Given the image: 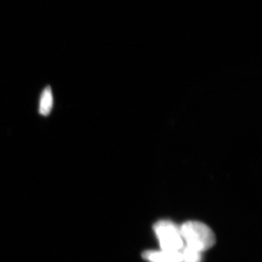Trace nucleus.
<instances>
[{
	"mask_svg": "<svg viewBox=\"0 0 262 262\" xmlns=\"http://www.w3.org/2000/svg\"><path fill=\"white\" fill-rule=\"evenodd\" d=\"M182 239L186 246L203 252L213 247L215 244V236L212 229L200 222H187L180 227Z\"/></svg>",
	"mask_w": 262,
	"mask_h": 262,
	"instance_id": "1",
	"label": "nucleus"
},
{
	"mask_svg": "<svg viewBox=\"0 0 262 262\" xmlns=\"http://www.w3.org/2000/svg\"><path fill=\"white\" fill-rule=\"evenodd\" d=\"M163 251H179L184 247L180 227L170 221H160L153 227Z\"/></svg>",
	"mask_w": 262,
	"mask_h": 262,
	"instance_id": "2",
	"label": "nucleus"
},
{
	"mask_svg": "<svg viewBox=\"0 0 262 262\" xmlns=\"http://www.w3.org/2000/svg\"><path fill=\"white\" fill-rule=\"evenodd\" d=\"M142 258L150 262H181L182 253L179 251H146L142 253Z\"/></svg>",
	"mask_w": 262,
	"mask_h": 262,
	"instance_id": "3",
	"label": "nucleus"
},
{
	"mask_svg": "<svg viewBox=\"0 0 262 262\" xmlns=\"http://www.w3.org/2000/svg\"><path fill=\"white\" fill-rule=\"evenodd\" d=\"M53 94L51 88L46 87L43 91L39 103V113L43 116H48L51 113L53 107Z\"/></svg>",
	"mask_w": 262,
	"mask_h": 262,
	"instance_id": "4",
	"label": "nucleus"
},
{
	"mask_svg": "<svg viewBox=\"0 0 262 262\" xmlns=\"http://www.w3.org/2000/svg\"><path fill=\"white\" fill-rule=\"evenodd\" d=\"M181 253L182 256L181 262H201L202 261L201 252L189 246H184L181 250Z\"/></svg>",
	"mask_w": 262,
	"mask_h": 262,
	"instance_id": "5",
	"label": "nucleus"
}]
</instances>
